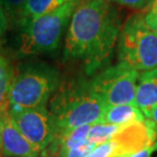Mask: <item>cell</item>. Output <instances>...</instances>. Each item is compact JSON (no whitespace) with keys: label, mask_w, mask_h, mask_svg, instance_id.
I'll use <instances>...</instances> for the list:
<instances>
[{"label":"cell","mask_w":157,"mask_h":157,"mask_svg":"<svg viewBox=\"0 0 157 157\" xmlns=\"http://www.w3.org/2000/svg\"><path fill=\"white\" fill-rule=\"evenodd\" d=\"M121 31V17L107 0H85L71 15L64 60H80L87 74L107 63Z\"/></svg>","instance_id":"6da1fadb"},{"label":"cell","mask_w":157,"mask_h":157,"mask_svg":"<svg viewBox=\"0 0 157 157\" xmlns=\"http://www.w3.org/2000/svg\"><path fill=\"white\" fill-rule=\"evenodd\" d=\"M0 142L5 157H39L41 154L18 131L9 111L0 115Z\"/></svg>","instance_id":"9c48e42d"},{"label":"cell","mask_w":157,"mask_h":157,"mask_svg":"<svg viewBox=\"0 0 157 157\" xmlns=\"http://www.w3.org/2000/svg\"><path fill=\"white\" fill-rule=\"evenodd\" d=\"M157 142V130L149 118L124 127L107 141L112 157H125L138 153Z\"/></svg>","instance_id":"ba28073f"},{"label":"cell","mask_w":157,"mask_h":157,"mask_svg":"<svg viewBox=\"0 0 157 157\" xmlns=\"http://www.w3.org/2000/svg\"><path fill=\"white\" fill-rule=\"evenodd\" d=\"M13 78L9 62L4 56L0 54V115L8 111L9 92Z\"/></svg>","instance_id":"4fadbf2b"},{"label":"cell","mask_w":157,"mask_h":157,"mask_svg":"<svg viewBox=\"0 0 157 157\" xmlns=\"http://www.w3.org/2000/svg\"><path fill=\"white\" fill-rule=\"evenodd\" d=\"M107 1L115 2L117 4H121L122 6H127L134 9H141V10H146L151 4L153 0H107Z\"/></svg>","instance_id":"e0dca14e"},{"label":"cell","mask_w":157,"mask_h":157,"mask_svg":"<svg viewBox=\"0 0 157 157\" xmlns=\"http://www.w3.org/2000/svg\"><path fill=\"white\" fill-rule=\"evenodd\" d=\"M27 0H0V6L3 8L6 14L12 15V17L17 18L20 13L21 9L23 8Z\"/></svg>","instance_id":"9a60e30c"},{"label":"cell","mask_w":157,"mask_h":157,"mask_svg":"<svg viewBox=\"0 0 157 157\" xmlns=\"http://www.w3.org/2000/svg\"><path fill=\"white\" fill-rule=\"evenodd\" d=\"M21 135L42 154L52 143L55 128L46 106L32 109H8Z\"/></svg>","instance_id":"52a82bcc"},{"label":"cell","mask_w":157,"mask_h":157,"mask_svg":"<svg viewBox=\"0 0 157 157\" xmlns=\"http://www.w3.org/2000/svg\"><path fill=\"white\" fill-rule=\"evenodd\" d=\"M82 0H73L21 28V52L25 55L51 53L58 48L71 15Z\"/></svg>","instance_id":"3957f363"},{"label":"cell","mask_w":157,"mask_h":157,"mask_svg":"<svg viewBox=\"0 0 157 157\" xmlns=\"http://www.w3.org/2000/svg\"><path fill=\"white\" fill-rule=\"evenodd\" d=\"M117 41L118 62L143 73L157 67V32L147 26L143 12L125 21Z\"/></svg>","instance_id":"277c9868"},{"label":"cell","mask_w":157,"mask_h":157,"mask_svg":"<svg viewBox=\"0 0 157 157\" xmlns=\"http://www.w3.org/2000/svg\"><path fill=\"white\" fill-rule=\"evenodd\" d=\"M143 121H145V117L136 104H125L108 106L103 114L101 122L118 127H127Z\"/></svg>","instance_id":"8fae6325"},{"label":"cell","mask_w":157,"mask_h":157,"mask_svg":"<svg viewBox=\"0 0 157 157\" xmlns=\"http://www.w3.org/2000/svg\"><path fill=\"white\" fill-rule=\"evenodd\" d=\"M135 102L144 117L153 106L157 105V67L140 75Z\"/></svg>","instance_id":"30bf717a"},{"label":"cell","mask_w":157,"mask_h":157,"mask_svg":"<svg viewBox=\"0 0 157 157\" xmlns=\"http://www.w3.org/2000/svg\"><path fill=\"white\" fill-rule=\"evenodd\" d=\"M150 157H157V142L155 143V149H154V151H153V153H152Z\"/></svg>","instance_id":"44dd1931"},{"label":"cell","mask_w":157,"mask_h":157,"mask_svg":"<svg viewBox=\"0 0 157 157\" xmlns=\"http://www.w3.org/2000/svg\"><path fill=\"white\" fill-rule=\"evenodd\" d=\"M0 153H1V142H0Z\"/></svg>","instance_id":"7402d4cb"},{"label":"cell","mask_w":157,"mask_h":157,"mask_svg":"<svg viewBox=\"0 0 157 157\" xmlns=\"http://www.w3.org/2000/svg\"><path fill=\"white\" fill-rule=\"evenodd\" d=\"M58 73L45 63L24 67L12 81L8 109H32L46 106L58 86Z\"/></svg>","instance_id":"5b68a950"},{"label":"cell","mask_w":157,"mask_h":157,"mask_svg":"<svg viewBox=\"0 0 157 157\" xmlns=\"http://www.w3.org/2000/svg\"><path fill=\"white\" fill-rule=\"evenodd\" d=\"M143 15L147 26L157 32V0H153L149 7L144 10Z\"/></svg>","instance_id":"2e32d148"},{"label":"cell","mask_w":157,"mask_h":157,"mask_svg":"<svg viewBox=\"0 0 157 157\" xmlns=\"http://www.w3.org/2000/svg\"><path fill=\"white\" fill-rule=\"evenodd\" d=\"M145 118H149L153 121V124H155L156 130H157V105L153 106L150 110L145 114Z\"/></svg>","instance_id":"ffe728a7"},{"label":"cell","mask_w":157,"mask_h":157,"mask_svg":"<svg viewBox=\"0 0 157 157\" xmlns=\"http://www.w3.org/2000/svg\"><path fill=\"white\" fill-rule=\"evenodd\" d=\"M124 127H118L114 124H108L104 122L92 124L88 132V140L95 143L96 145L105 143L111 139L115 134L118 133Z\"/></svg>","instance_id":"5bb4252c"},{"label":"cell","mask_w":157,"mask_h":157,"mask_svg":"<svg viewBox=\"0 0 157 157\" xmlns=\"http://www.w3.org/2000/svg\"><path fill=\"white\" fill-rule=\"evenodd\" d=\"M107 107L94 92L90 81L82 78L67 85L50 103L49 112L55 128V135L101 122Z\"/></svg>","instance_id":"7a4b0ae2"},{"label":"cell","mask_w":157,"mask_h":157,"mask_svg":"<svg viewBox=\"0 0 157 157\" xmlns=\"http://www.w3.org/2000/svg\"><path fill=\"white\" fill-rule=\"evenodd\" d=\"M154 149H155V144L148 147V148L142 150V151L135 153V154H132V155H128V156H125V157H150L153 153V151H154Z\"/></svg>","instance_id":"d6986e66"},{"label":"cell","mask_w":157,"mask_h":157,"mask_svg":"<svg viewBox=\"0 0 157 157\" xmlns=\"http://www.w3.org/2000/svg\"><path fill=\"white\" fill-rule=\"evenodd\" d=\"M68 1L73 0H27L17 17V24L21 28L24 27L35 18L55 10Z\"/></svg>","instance_id":"7c38bea8"},{"label":"cell","mask_w":157,"mask_h":157,"mask_svg":"<svg viewBox=\"0 0 157 157\" xmlns=\"http://www.w3.org/2000/svg\"><path fill=\"white\" fill-rule=\"evenodd\" d=\"M139 78L138 71L118 62L97 74L90 81V85L107 106L136 104Z\"/></svg>","instance_id":"8992f818"},{"label":"cell","mask_w":157,"mask_h":157,"mask_svg":"<svg viewBox=\"0 0 157 157\" xmlns=\"http://www.w3.org/2000/svg\"><path fill=\"white\" fill-rule=\"evenodd\" d=\"M6 29H7V15L0 6V39L4 36Z\"/></svg>","instance_id":"ac0fdd59"}]
</instances>
